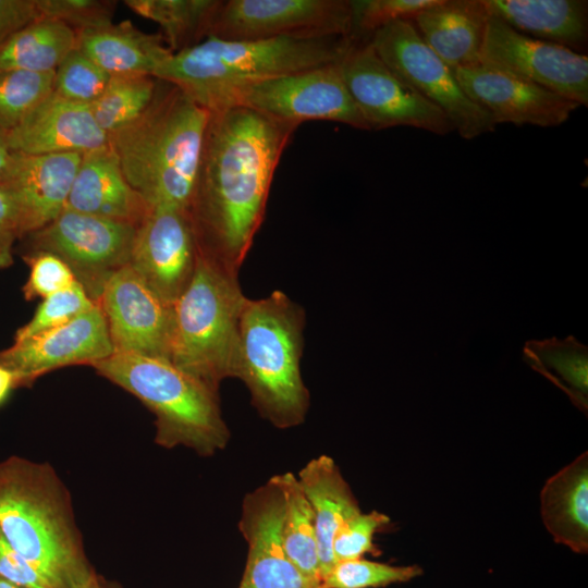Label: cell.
I'll return each instance as SVG.
<instances>
[{"label":"cell","instance_id":"obj_1","mask_svg":"<svg viewBox=\"0 0 588 588\" xmlns=\"http://www.w3.org/2000/svg\"><path fill=\"white\" fill-rule=\"evenodd\" d=\"M296 128L240 105L210 112L187 215L198 250L233 274L260 229Z\"/></svg>","mask_w":588,"mask_h":588},{"label":"cell","instance_id":"obj_2","mask_svg":"<svg viewBox=\"0 0 588 588\" xmlns=\"http://www.w3.org/2000/svg\"><path fill=\"white\" fill-rule=\"evenodd\" d=\"M209 118L179 87L158 79L142 115L107 136L126 181L150 209L187 212Z\"/></svg>","mask_w":588,"mask_h":588},{"label":"cell","instance_id":"obj_3","mask_svg":"<svg viewBox=\"0 0 588 588\" xmlns=\"http://www.w3.org/2000/svg\"><path fill=\"white\" fill-rule=\"evenodd\" d=\"M351 37H279L201 42L171 53L155 77L179 87L209 112L226 108L232 96L253 84L340 61Z\"/></svg>","mask_w":588,"mask_h":588},{"label":"cell","instance_id":"obj_4","mask_svg":"<svg viewBox=\"0 0 588 588\" xmlns=\"http://www.w3.org/2000/svg\"><path fill=\"white\" fill-rule=\"evenodd\" d=\"M306 314L280 290L246 298L238 323L234 377L258 414L280 429L304 422L310 396L301 372Z\"/></svg>","mask_w":588,"mask_h":588},{"label":"cell","instance_id":"obj_5","mask_svg":"<svg viewBox=\"0 0 588 588\" xmlns=\"http://www.w3.org/2000/svg\"><path fill=\"white\" fill-rule=\"evenodd\" d=\"M0 532L59 588L88 563L70 494L47 463L0 462Z\"/></svg>","mask_w":588,"mask_h":588},{"label":"cell","instance_id":"obj_6","mask_svg":"<svg viewBox=\"0 0 588 588\" xmlns=\"http://www.w3.org/2000/svg\"><path fill=\"white\" fill-rule=\"evenodd\" d=\"M90 366L154 413L160 446L183 445L210 456L228 444L230 431L218 393L169 359L114 352Z\"/></svg>","mask_w":588,"mask_h":588},{"label":"cell","instance_id":"obj_7","mask_svg":"<svg viewBox=\"0 0 588 588\" xmlns=\"http://www.w3.org/2000/svg\"><path fill=\"white\" fill-rule=\"evenodd\" d=\"M246 296L233 274L198 250L193 277L172 304L169 360L212 391L234 377L240 317Z\"/></svg>","mask_w":588,"mask_h":588},{"label":"cell","instance_id":"obj_8","mask_svg":"<svg viewBox=\"0 0 588 588\" xmlns=\"http://www.w3.org/2000/svg\"><path fill=\"white\" fill-rule=\"evenodd\" d=\"M368 40L396 75L446 115L461 137L474 139L495 130L492 117L465 94L453 70L424 41L412 21L391 22Z\"/></svg>","mask_w":588,"mask_h":588},{"label":"cell","instance_id":"obj_9","mask_svg":"<svg viewBox=\"0 0 588 588\" xmlns=\"http://www.w3.org/2000/svg\"><path fill=\"white\" fill-rule=\"evenodd\" d=\"M339 65L370 130L411 126L437 135L454 131L446 115L396 75L369 40H353Z\"/></svg>","mask_w":588,"mask_h":588},{"label":"cell","instance_id":"obj_10","mask_svg":"<svg viewBox=\"0 0 588 588\" xmlns=\"http://www.w3.org/2000/svg\"><path fill=\"white\" fill-rule=\"evenodd\" d=\"M234 105L296 127L320 120L370 130L346 88L339 61L246 86L232 96L228 107Z\"/></svg>","mask_w":588,"mask_h":588},{"label":"cell","instance_id":"obj_11","mask_svg":"<svg viewBox=\"0 0 588 588\" xmlns=\"http://www.w3.org/2000/svg\"><path fill=\"white\" fill-rule=\"evenodd\" d=\"M136 226L65 208L29 234L36 252L61 258L97 303L105 282L128 265Z\"/></svg>","mask_w":588,"mask_h":588},{"label":"cell","instance_id":"obj_12","mask_svg":"<svg viewBox=\"0 0 588 588\" xmlns=\"http://www.w3.org/2000/svg\"><path fill=\"white\" fill-rule=\"evenodd\" d=\"M331 36L352 38L351 1L221 0L208 37L256 40Z\"/></svg>","mask_w":588,"mask_h":588},{"label":"cell","instance_id":"obj_13","mask_svg":"<svg viewBox=\"0 0 588 588\" xmlns=\"http://www.w3.org/2000/svg\"><path fill=\"white\" fill-rule=\"evenodd\" d=\"M479 64L588 106V57L564 46L520 34L490 15Z\"/></svg>","mask_w":588,"mask_h":588},{"label":"cell","instance_id":"obj_14","mask_svg":"<svg viewBox=\"0 0 588 588\" xmlns=\"http://www.w3.org/2000/svg\"><path fill=\"white\" fill-rule=\"evenodd\" d=\"M114 352L170 358L173 309L130 265L105 282L99 298Z\"/></svg>","mask_w":588,"mask_h":588},{"label":"cell","instance_id":"obj_15","mask_svg":"<svg viewBox=\"0 0 588 588\" xmlns=\"http://www.w3.org/2000/svg\"><path fill=\"white\" fill-rule=\"evenodd\" d=\"M198 247L187 212L152 208L136 228L128 265L166 302L187 287Z\"/></svg>","mask_w":588,"mask_h":588},{"label":"cell","instance_id":"obj_16","mask_svg":"<svg viewBox=\"0 0 588 588\" xmlns=\"http://www.w3.org/2000/svg\"><path fill=\"white\" fill-rule=\"evenodd\" d=\"M283 506L274 476L244 498L238 526L248 551L237 588H319L320 584L305 576L286 555Z\"/></svg>","mask_w":588,"mask_h":588},{"label":"cell","instance_id":"obj_17","mask_svg":"<svg viewBox=\"0 0 588 588\" xmlns=\"http://www.w3.org/2000/svg\"><path fill=\"white\" fill-rule=\"evenodd\" d=\"M114 353L106 318L97 304L59 327L35 334L0 352V365L29 383L56 368L94 364Z\"/></svg>","mask_w":588,"mask_h":588},{"label":"cell","instance_id":"obj_18","mask_svg":"<svg viewBox=\"0 0 588 588\" xmlns=\"http://www.w3.org/2000/svg\"><path fill=\"white\" fill-rule=\"evenodd\" d=\"M453 73L465 94L497 125L554 127L565 123L580 107L543 87L481 64L458 68Z\"/></svg>","mask_w":588,"mask_h":588},{"label":"cell","instance_id":"obj_19","mask_svg":"<svg viewBox=\"0 0 588 588\" xmlns=\"http://www.w3.org/2000/svg\"><path fill=\"white\" fill-rule=\"evenodd\" d=\"M81 158L79 154H13L0 185L15 205L21 237L46 226L65 209Z\"/></svg>","mask_w":588,"mask_h":588},{"label":"cell","instance_id":"obj_20","mask_svg":"<svg viewBox=\"0 0 588 588\" xmlns=\"http://www.w3.org/2000/svg\"><path fill=\"white\" fill-rule=\"evenodd\" d=\"M8 140L12 151L24 155H83L108 144L90 106L54 91L8 132Z\"/></svg>","mask_w":588,"mask_h":588},{"label":"cell","instance_id":"obj_21","mask_svg":"<svg viewBox=\"0 0 588 588\" xmlns=\"http://www.w3.org/2000/svg\"><path fill=\"white\" fill-rule=\"evenodd\" d=\"M65 208L136 228L151 210L108 144L82 155Z\"/></svg>","mask_w":588,"mask_h":588},{"label":"cell","instance_id":"obj_22","mask_svg":"<svg viewBox=\"0 0 588 588\" xmlns=\"http://www.w3.org/2000/svg\"><path fill=\"white\" fill-rule=\"evenodd\" d=\"M489 19L483 0H438L412 22L430 49L455 70L479 64Z\"/></svg>","mask_w":588,"mask_h":588},{"label":"cell","instance_id":"obj_23","mask_svg":"<svg viewBox=\"0 0 588 588\" xmlns=\"http://www.w3.org/2000/svg\"><path fill=\"white\" fill-rule=\"evenodd\" d=\"M493 15L526 36L576 52L588 39L586 0H483Z\"/></svg>","mask_w":588,"mask_h":588},{"label":"cell","instance_id":"obj_24","mask_svg":"<svg viewBox=\"0 0 588 588\" xmlns=\"http://www.w3.org/2000/svg\"><path fill=\"white\" fill-rule=\"evenodd\" d=\"M160 34H146L130 21L76 33L78 48L109 76L149 75L172 53Z\"/></svg>","mask_w":588,"mask_h":588},{"label":"cell","instance_id":"obj_25","mask_svg":"<svg viewBox=\"0 0 588 588\" xmlns=\"http://www.w3.org/2000/svg\"><path fill=\"white\" fill-rule=\"evenodd\" d=\"M296 477L315 517L321 580L336 563L332 551L336 531L360 510L330 456L319 455L310 460Z\"/></svg>","mask_w":588,"mask_h":588},{"label":"cell","instance_id":"obj_26","mask_svg":"<svg viewBox=\"0 0 588 588\" xmlns=\"http://www.w3.org/2000/svg\"><path fill=\"white\" fill-rule=\"evenodd\" d=\"M541 517L554 540L574 552L588 550V454L550 477L541 493Z\"/></svg>","mask_w":588,"mask_h":588},{"label":"cell","instance_id":"obj_27","mask_svg":"<svg viewBox=\"0 0 588 588\" xmlns=\"http://www.w3.org/2000/svg\"><path fill=\"white\" fill-rule=\"evenodd\" d=\"M76 47V33L63 23L41 17L0 46V73L12 70L54 72Z\"/></svg>","mask_w":588,"mask_h":588},{"label":"cell","instance_id":"obj_28","mask_svg":"<svg viewBox=\"0 0 588 588\" xmlns=\"http://www.w3.org/2000/svg\"><path fill=\"white\" fill-rule=\"evenodd\" d=\"M524 360L562 389L585 414L588 407V347L573 335L527 341Z\"/></svg>","mask_w":588,"mask_h":588},{"label":"cell","instance_id":"obj_29","mask_svg":"<svg viewBox=\"0 0 588 588\" xmlns=\"http://www.w3.org/2000/svg\"><path fill=\"white\" fill-rule=\"evenodd\" d=\"M137 15L157 23L172 53L191 48L209 36L221 0H126Z\"/></svg>","mask_w":588,"mask_h":588},{"label":"cell","instance_id":"obj_30","mask_svg":"<svg viewBox=\"0 0 588 588\" xmlns=\"http://www.w3.org/2000/svg\"><path fill=\"white\" fill-rule=\"evenodd\" d=\"M283 493L282 539L287 558L320 584L318 538L313 510L292 473L274 476Z\"/></svg>","mask_w":588,"mask_h":588},{"label":"cell","instance_id":"obj_31","mask_svg":"<svg viewBox=\"0 0 588 588\" xmlns=\"http://www.w3.org/2000/svg\"><path fill=\"white\" fill-rule=\"evenodd\" d=\"M157 82L149 75L110 76L101 95L90 105L107 136L142 115L154 98Z\"/></svg>","mask_w":588,"mask_h":588},{"label":"cell","instance_id":"obj_32","mask_svg":"<svg viewBox=\"0 0 588 588\" xmlns=\"http://www.w3.org/2000/svg\"><path fill=\"white\" fill-rule=\"evenodd\" d=\"M54 72L0 73V127L10 132L53 93Z\"/></svg>","mask_w":588,"mask_h":588},{"label":"cell","instance_id":"obj_33","mask_svg":"<svg viewBox=\"0 0 588 588\" xmlns=\"http://www.w3.org/2000/svg\"><path fill=\"white\" fill-rule=\"evenodd\" d=\"M421 573L418 565L394 566L362 558L336 562L319 588H379L406 583Z\"/></svg>","mask_w":588,"mask_h":588},{"label":"cell","instance_id":"obj_34","mask_svg":"<svg viewBox=\"0 0 588 588\" xmlns=\"http://www.w3.org/2000/svg\"><path fill=\"white\" fill-rule=\"evenodd\" d=\"M109 79L103 70L75 47L54 71L53 91L70 101L90 106Z\"/></svg>","mask_w":588,"mask_h":588},{"label":"cell","instance_id":"obj_35","mask_svg":"<svg viewBox=\"0 0 588 588\" xmlns=\"http://www.w3.org/2000/svg\"><path fill=\"white\" fill-rule=\"evenodd\" d=\"M97 304L83 285L76 282L72 286L44 298L32 319L16 331L14 342L24 341L35 334L64 324Z\"/></svg>","mask_w":588,"mask_h":588},{"label":"cell","instance_id":"obj_36","mask_svg":"<svg viewBox=\"0 0 588 588\" xmlns=\"http://www.w3.org/2000/svg\"><path fill=\"white\" fill-rule=\"evenodd\" d=\"M438 0H352V38L368 40L380 27L397 21H412Z\"/></svg>","mask_w":588,"mask_h":588},{"label":"cell","instance_id":"obj_37","mask_svg":"<svg viewBox=\"0 0 588 588\" xmlns=\"http://www.w3.org/2000/svg\"><path fill=\"white\" fill-rule=\"evenodd\" d=\"M41 17L52 19L75 33L112 23L115 1L102 0H36Z\"/></svg>","mask_w":588,"mask_h":588},{"label":"cell","instance_id":"obj_38","mask_svg":"<svg viewBox=\"0 0 588 588\" xmlns=\"http://www.w3.org/2000/svg\"><path fill=\"white\" fill-rule=\"evenodd\" d=\"M389 523V517L377 511L359 512L350 518L333 538L335 562L362 559L367 553L378 555L380 551L373 543V537Z\"/></svg>","mask_w":588,"mask_h":588},{"label":"cell","instance_id":"obj_39","mask_svg":"<svg viewBox=\"0 0 588 588\" xmlns=\"http://www.w3.org/2000/svg\"><path fill=\"white\" fill-rule=\"evenodd\" d=\"M27 261L30 271L23 289L27 299H44L78 282L72 269L53 254L36 252Z\"/></svg>","mask_w":588,"mask_h":588},{"label":"cell","instance_id":"obj_40","mask_svg":"<svg viewBox=\"0 0 588 588\" xmlns=\"http://www.w3.org/2000/svg\"><path fill=\"white\" fill-rule=\"evenodd\" d=\"M0 577L23 588H59L23 558L0 532Z\"/></svg>","mask_w":588,"mask_h":588},{"label":"cell","instance_id":"obj_41","mask_svg":"<svg viewBox=\"0 0 588 588\" xmlns=\"http://www.w3.org/2000/svg\"><path fill=\"white\" fill-rule=\"evenodd\" d=\"M39 19L36 0H0V46Z\"/></svg>","mask_w":588,"mask_h":588},{"label":"cell","instance_id":"obj_42","mask_svg":"<svg viewBox=\"0 0 588 588\" xmlns=\"http://www.w3.org/2000/svg\"><path fill=\"white\" fill-rule=\"evenodd\" d=\"M20 237V223L15 205L0 185V269L12 264L13 244Z\"/></svg>","mask_w":588,"mask_h":588},{"label":"cell","instance_id":"obj_43","mask_svg":"<svg viewBox=\"0 0 588 588\" xmlns=\"http://www.w3.org/2000/svg\"><path fill=\"white\" fill-rule=\"evenodd\" d=\"M69 588H120L98 575L89 563L78 568L69 580Z\"/></svg>","mask_w":588,"mask_h":588},{"label":"cell","instance_id":"obj_44","mask_svg":"<svg viewBox=\"0 0 588 588\" xmlns=\"http://www.w3.org/2000/svg\"><path fill=\"white\" fill-rule=\"evenodd\" d=\"M19 384L17 375L8 367L0 365V404L5 401L11 390Z\"/></svg>","mask_w":588,"mask_h":588},{"label":"cell","instance_id":"obj_45","mask_svg":"<svg viewBox=\"0 0 588 588\" xmlns=\"http://www.w3.org/2000/svg\"><path fill=\"white\" fill-rule=\"evenodd\" d=\"M14 151L10 148L8 132L0 127V179L4 175Z\"/></svg>","mask_w":588,"mask_h":588},{"label":"cell","instance_id":"obj_46","mask_svg":"<svg viewBox=\"0 0 588 588\" xmlns=\"http://www.w3.org/2000/svg\"><path fill=\"white\" fill-rule=\"evenodd\" d=\"M0 588H23V587L0 577Z\"/></svg>","mask_w":588,"mask_h":588}]
</instances>
